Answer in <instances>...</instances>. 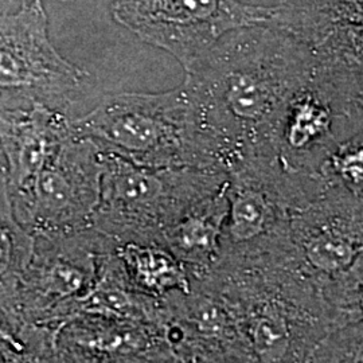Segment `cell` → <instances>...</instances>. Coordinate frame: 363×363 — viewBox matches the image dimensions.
<instances>
[{
  "label": "cell",
  "instance_id": "obj_1",
  "mask_svg": "<svg viewBox=\"0 0 363 363\" xmlns=\"http://www.w3.org/2000/svg\"><path fill=\"white\" fill-rule=\"evenodd\" d=\"M313 65L283 31L256 25L230 31L184 72L182 88L218 169L228 172L259 151Z\"/></svg>",
  "mask_w": 363,
  "mask_h": 363
},
{
  "label": "cell",
  "instance_id": "obj_2",
  "mask_svg": "<svg viewBox=\"0 0 363 363\" xmlns=\"http://www.w3.org/2000/svg\"><path fill=\"white\" fill-rule=\"evenodd\" d=\"M195 286L223 301L249 362H308L330 331L362 320L328 304L288 259L217 267Z\"/></svg>",
  "mask_w": 363,
  "mask_h": 363
},
{
  "label": "cell",
  "instance_id": "obj_3",
  "mask_svg": "<svg viewBox=\"0 0 363 363\" xmlns=\"http://www.w3.org/2000/svg\"><path fill=\"white\" fill-rule=\"evenodd\" d=\"M72 128L138 166L218 169L182 85L162 93L108 94L91 112L72 118Z\"/></svg>",
  "mask_w": 363,
  "mask_h": 363
},
{
  "label": "cell",
  "instance_id": "obj_4",
  "mask_svg": "<svg viewBox=\"0 0 363 363\" xmlns=\"http://www.w3.org/2000/svg\"><path fill=\"white\" fill-rule=\"evenodd\" d=\"M228 175V213L216 267L286 256L292 217L323 193L325 181L319 174L284 169L262 154L247 156Z\"/></svg>",
  "mask_w": 363,
  "mask_h": 363
},
{
  "label": "cell",
  "instance_id": "obj_5",
  "mask_svg": "<svg viewBox=\"0 0 363 363\" xmlns=\"http://www.w3.org/2000/svg\"><path fill=\"white\" fill-rule=\"evenodd\" d=\"M101 159L100 198L91 228L116 242L162 244L169 226L229 181L223 169H151L103 148Z\"/></svg>",
  "mask_w": 363,
  "mask_h": 363
},
{
  "label": "cell",
  "instance_id": "obj_6",
  "mask_svg": "<svg viewBox=\"0 0 363 363\" xmlns=\"http://www.w3.org/2000/svg\"><path fill=\"white\" fill-rule=\"evenodd\" d=\"M363 196L325 186L292 217L289 256L328 304L362 316Z\"/></svg>",
  "mask_w": 363,
  "mask_h": 363
},
{
  "label": "cell",
  "instance_id": "obj_7",
  "mask_svg": "<svg viewBox=\"0 0 363 363\" xmlns=\"http://www.w3.org/2000/svg\"><path fill=\"white\" fill-rule=\"evenodd\" d=\"M339 121L362 128V72L315 61L255 154L271 156L289 171L318 174L337 144L350 138L337 130Z\"/></svg>",
  "mask_w": 363,
  "mask_h": 363
},
{
  "label": "cell",
  "instance_id": "obj_8",
  "mask_svg": "<svg viewBox=\"0 0 363 363\" xmlns=\"http://www.w3.org/2000/svg\"><path fill=\"white\" fill-rule=\"evenodd\" d=\"M111 247L112 240L93 228L77 233L35 235L33 255L16 291V337L21 340L34 327L55 328L74 315L96 284Z\"/></svg>",
  "mask_w": 363,
  "mask_h": 363
},
{
  "label": "cell",
  "instance_id": "obj_9",
  "mask_svg": "<svg viewBox=\"0 0 363 363\" xmlns=\"http://www.w3.org/2000/svg\"><path fill=\"white\" fill-rule=\"evenodd\" d=\"M112 16L190 70L230 31L262 25L268 7L238 0H113Z\"/></svg>",
  "mask_w": 363,
  "mask_h": 363
},
{
  "label": "cell",
  "instance_id": "obj_10",
  "mask_svg": "<svg viewBox=\"0 0 363 363\" xmlns=\"http://www.w3.org/2000/svg\"><path fill=\"white\" fill-rule=\"evenodd\" d=\"M101 172V148L72 132L26 191L11 198L16 218L34 235L89 229L99 205Z\"/></svg>",
  "mask_w": 363,
  "mask_h": 363
},
{
  "label": "cell",
  "instance_id": "obj_11",
  "mask_svg": "<svg viewBox=\"0 0 363 363\" xmlns=\"http://www.w3.org/2000/svg\"><path fill=\"white\" fill-rule=\"evenodd\" d=\"M86 77L54 48L42 0H26L16 13H0V94L64 111Z\"/></svg>",
  "mask_w": 363,
  "mask_h": 363
},
{
  "label": "cell",
  "instance_id": "obj_12",
  "mask_svg": "<svg viewBox=\"0 0 363 363\" xmlns=\"http://www.w3.org/2000/svg\"><path fill=\"white\" fill-rule=\"evenodd\" d=\"M262 25L298 42L320 65L362 70V0H283Z\"/></svg>",
  "mask_w": 363,
  "mask_h": 363
},
{
  "label": "cell",
  "instance_id": "obj_13",
  "mask_svg": "<svg viewBox=\"0 0 363 363\" xmlns=\"http://www.w3.org/2000/svg\"><path fill=\"white\" fill-rule=\"evenodd\" d=\"M174 361L162 330L91 312H76L52 333V362Z\"/></svg>",
  "mask_w": 363,
  "mask_h": 363
},
{
  "label": "cell",
  "instance_id": "obj_14",
  "mask_svg": "<svg viewBox=\"0 0 363 363\" xmlns=\"http://www.w3.org/2000/svg\"><path fill=\"white\" fill-rule=\"evenodd\" d=\"M73 132L64 111L33 101L27 108L0 106V155L11 198L22 194Z\"/></svg>",
  "mask_w": 363,
  "mask_h": 363
},
{
  "label": "cell",
  "instance_id": "obj_15",
  "mask_svg": "<svg viewBox=\"0 0 363 363\" xmlns=\"http://www.w3.org/2000/svg\"><path fill=\"white\" fill-rule=\"evenodd\" d=\"M228 184L195 203L163 233L162 244L181 261L191 283L202 281L216 267L228 213Z\"/></svg>",
  "mask_w": 363,
  "mask_h": 363
},
{
  "label": "cell",
  "instance_id": "obj_16",
  "mask_svg": "<svg viewBox=\"0 0 363 363\" xmlns=\"http://www.w3.org/2000/svg\"><path fill=\"white\" fill-rule=\"evenodd\" d=\"M112 252L125 283L138 294L160 300L193 288L183 264L159 242L113 241Z\"/></svg>",
  "mask_w": 363,
  "mask_h": 363
},
{
  "label": "cell",
  "instance_id": "obj_17",
  "mask_svg": "<svg viewBox=\"0 0 363 363\" xmlns=\"http://www.w3.org/2000/svg\"><path fill=\"white\" fill-rule=\"evenodd\" d=\"M35 235L18 220L4 166L0 163V318L16 337V291L33 255Z\"/></svg>",
  "mask_w": 363,
  "mask_h": 363
},
{
  "label": "cell",
  "instance_id": "obj_18",
  "mask_svg": "<svg viewBox=\"0 0 363 363\" xmlns=\"http://www.w3.org/2000/svg\"><path fill=\"white\" fill-rule=\"evenodd\" d=\"M318 174L327 186L343 187L363 196V136L358 132L337 144L320 164Z\"/></svg>",
  "mask_w": 363,
  "mask_h": 363
},
{
  "label": "cell",
  "instance_id": "obj_19",
  "mask_svg": "<svg viewBox=\"0 0 363 363\" xmlns=\"http://www.w3.org/2000/svg\"><path fill=\"white\" fill-rule=\"evenodd\" d=\"M362 320L339 325L315 346L308 362H361Z\"/></svg>",
  "mask_w": 363,
  "mask_h": 363
},
{
  "label": "cell",
  "instance_id": "obj_20",
  "mask_svg": "<svg viewBox=\"0 0 363 363\" xmlns=\"http://www.w3.org/2000/svg\"><path fill=\"white\" fill-rule=\"evenodd\" d=\"M0 345L13 350L18 355L19 362H28L26 346L23 345V342H21L13 335V333L9 330V327L4 325L1 318H0Z\"/></svg>",
  "mask_w": 363,
  "mask_h": 363
},
{
  "label": "cell",
  "instance_id": "obj_21",
  "mask_svg": "<svg viewBox=\"0 0 363 363\" xmlns=\"http://www.w3.org/2000/svg\"><path fill=\"white\" fill-rule=\"evenodd\" d=\"M23 1H26V0H23ZM62 1H66V0H62Z\"/></svg>",
  "mask_w": 363,
  "mask_h": 363
},
{
  "label": "cell",
  "instance_id": "obj_22",
  "mask_svg": "<svg viewBox=\"0 0 363 363\" xmlns=\"http://www.w3.org/2000/svg\"><path fill=\"white\" fill-rule=\"evenodd\" d=\"M0 163H1V162H0Z\"/></svg>",
  "mask_w": 363,
  "mask_h": 363
}]
</instances>
